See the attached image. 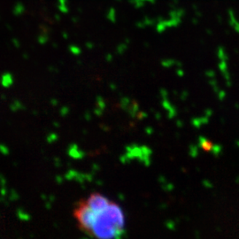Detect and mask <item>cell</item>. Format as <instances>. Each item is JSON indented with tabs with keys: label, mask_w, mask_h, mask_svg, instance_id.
Returning <instances> with one entry per match:
<instances>
[{
	"label": "cell",
	"mask_w": 239,
	"mask_h": 239,
	"mask_svg": "<svg viewBox=\"0 0 239 239\" xmlns=\"http://www.w3.org/2000/svg\"><path fill=\"white\" fill-rule=\"evenodd\" d=\"M73 216L79 230L93 239H120L125 233L124 210L100 192L80 199L74 206Z\"/></svg>",
	"instance_id": "1"
}]
</instances>
